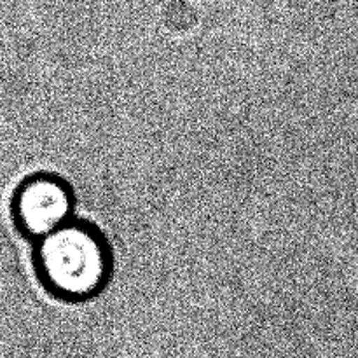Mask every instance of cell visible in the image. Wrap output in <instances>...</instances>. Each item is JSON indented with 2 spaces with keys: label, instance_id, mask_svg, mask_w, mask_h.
<instances>
[{
  "label": "cell",
  "instance_id": "6da1fadb",
  "mask_svg": "<svg viewBox=\"0 0 358 358\" xmlns=\"http://www.w3.org/2000/svg\"><path fill=\"white\" fill-rule=\"evenodd\" d=\"M34 268L49 296L65 303H86L108 285L114 257L94 224L72 219L35 243Z\"/></svg>",
  "mask_w": 358,
  "mask_h": 358
},
{
  "label": "cell",
  "instance_id": "7a4b0ae2",
  "mask_svg": "<svg viewBox=\"0 0 358 358\" xmlns=\"http://www.w3.org/2000/svg\"><path fill=\"white\" fill-rule=\"evenodd\" d=\"M76 198L69 182L55 173H35L24 178L10 199L16 229L37 243L73 219Z\"/></svg>",
  "mask_w": 358,
  "mask_h": 358
}]
</instances>
